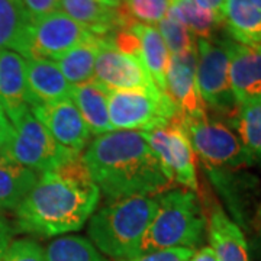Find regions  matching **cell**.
<instances>
[{
    "label": "cell",
    "mask_w": 261,
    "mask_h": 261,
    "mask_svg": "<svg viewBox=\"0 0 261 261\" xmlns=\"http://www.w3.org/2000/svg\"><path fill=\"white\" fill-rule=\"evenodd\" d=\"M100 199L82 155L56 170L41 173L37 185L16 207L18 226L39 237L80 231L92 218Z\"/></svg>",
    "instance_id": "obj_1"
},
{
    "label": "cell",
    "mask_w": 261,
    "mask_h": 261,
    "mask_svg": "<svg viewBox=\"0 0 261 261\" xmlns=\"http://www.w3.org/2000/svg\"><path fill=\"white\" fill-rule=\"evenodd\" d=\"M82 160L94 185L111 202L159 196L173 185L142 130H112L94 137Z\"/></svg>",
    "instance_id": "obj_2"
},
{
    "label": "cell",
    "mask_w": 261,
    "mask_h": 261,
    "mask_svg": "<svg viewBox=\"0 0 261 261\" xmlns=\"http://www.w3.org/2000/svg\"><path fill=\"white\" fill-rule=\"evenodd\" d=\"M159 207V196H135L103 206L92 215L89 241L115 260L138 255L142 238Z\"/></svg>",
    "instance_id": "obj_3"
},
{
    "label": "cell",
    "mask_w": 261,
    "mask_h": 261,
    "mask_svg": "<svg viewBox=\"0 0 261 261\" xmlns=\"http://www.w3.org/2000/svg\"><path fill=\"white\" fill-rule=\"evenodd\" d=\"M206 212L199 196L189 189H170L159 195V207L140 245V254L168 248H192L203 243Z\"/></svg>",
    "instance_id": "obj_4"
},
{
    "label": "cell",
    "mask_w": 261,
    "mask_h": 261,
    "mask_svg": "<svg viewBox=\"0 0 261 261\" xmlns=\"http://www.w3.org/2000/svg\"><path fill=\"white\" fill-rule=\"evenodd\" d=\"M233 41L229 37L196 39V83L206 111L232 121L240 105L233 97L229 63Z\"/></svg>",
    "instance_id": "obj_5"
},
{
    "label": "cell",
    "mask_w": 261,
    "mask_h": 261,
    "mask_svg": "<svg viewBox=\"0 0 261 261\" xmlns=\"http://www.w3.org/2000/svg\"><path fill=\"white\" fill-rule=\"evenodd\" d=\"M177 121L183 126L192 148L202 160L203 166L245 168L254 164L250 152L228 122L209 118V115Z\"/></svg>",
    "instance_id": "obj_6"
},
{
    "label": "cell",
    "mask_w": 261,
    "mask_h": 261,
    "mask_svg": "<svg viewBox=\"0 0 261 261\" xmlns=\"http://www.w3.org/2000/svg\"><path fill=\"white\" fill-rule=\"evenodd\" d=\"M109 121L113 130H151L167 126L177 109L159 87L116 90L108 93Z\"/></svg>",
    "instance_id": "obj_7"
},
{
    "label": "cell",
    "mask_w": 261,
    "mask_h": 261,
    "mask_svg": "<svg viewBox=\"0 0 261 261\" xmlns=\"http://www.w3.org/2000/svg\"><path fill=\"white\" fill-rule=\"evenodd\" d=\"M12 128L13 130L6 148V155L15 163L39 174L56 170L68 160L82 155L63 148L31 111L13 122Z\"/></svg>",
    "instance_id": "obj_8"
},
{
    "label": "cell",
    "mask_w": 261,
    "mask_h": 261,
    "mask_svg": "<svg viewBox=\"0 0 261 261\" xmlns=\"http://www.w3.org/2000/svg\"><path fill=\"white\" fill-rule=\"evenodd\" d=\"M144 135L170 180L183 189L197 192L196 154L180 122L174 119L167 126L144 130Z\"/></svg>",
    "instance_id": "obj_9"
},
{
    "label": "cell",
    "mask_w": 261,
    "mask_h": 261,
    "mask_svg": "<svg viewBox=\"0 0 261 261\" xmlns=\"http://www.w3.org/2000/svg\"><path fill=\"white\" fill-rule=\"evenodd\" d=\"M94 35L63 10L34 20L29 28L28 58L57 60Z\"/></svg>",
    "instance_id": "obj_10"
},
{
    "label": "cell",
    "mask_w": 261,
    "mask_h": 261,
    "mask_svg": "<svg viewBox=\"0 0 261 261\" xmlns=\"http://www.w3.org/2000/svg\"><path fill=\"white\" fill-rule=\"evenodd\" d=\"M93 82L108 93L155 87L140 57L122 53L106 37L100 38V47L94 63Z\"/></svg>",
    "instance_id": "obj_11"
},
{
    "label": "cell",
    "mask_w": 261,
    "mask_h": 261,
    "mask_svg": "<svg viewBox=\"0 0 261 261\" xmlns=\"http://www.w3.org/2000/svg\"><path fill=\"white\" fill-rule=\"evenodd\" d=\"M215 190L222 197L232 221L248 229L257 214L258 180L243 168H218L203 166Z\"/></svg>",
    "instance_id": "obj_12"
},
{
    "label": "cell",
    "mask_w": 261,
    "mask_h": 261,
    "mask_svg": "<svg viewBox=\"0 0 261 261\" xmlns=\"http://www.w3.org/2000/svg\"><path fill=\"white\" fill-rule=\"evenodd\" d=\"M29 111L45 126L51 137L68 151L82 154L92 138L86 122L70 97L35 105Z\"/></svg>",
    "instance_id": "obj_13"
},
{
    "label": "cell",
    "mask_w": 261,
    "mask_h": 261,
    "mask_svg": "<svg viewBox=\"0 0 261 261\" xmlns=\"http://www.w3.org/2000/svg\"><path fill=\"white\" fill-rule=\"evenodd\" d=\"M196 49L170 56L166 93L177 109V119H192L207 115L196 83Z\"/></svg>",
    "instance_id": "obj_14"
},
{
    "label": "cell",
    "mask_w": 261,
    "mask_h": 261,
    "mask_svg": "<svg viewBox=\"0 0 261 261\" xmlns=\"http://www.w3.org/2000/svg\"><path fill=\"white\" fill-rule=\"evenodd\" d=\"M0 106L10 123L29 111L27 58L0 49Z\"/></svg>",
    "instance_id": "obj_15"
},
{
    "label": "cell",
    "mask_w": 261,
    "mask_h": 261,
    "mask_svg": "<svg viewBox=\"0 0 261 261\" xmlns=\"http://www.w3.org/2000/svg\"><path fill=\"white\" fill-rule=\"evenodd\" d=\"M206 209V232L218 261H250L243 229L214 200Z\"/></svg>",
    "instance_id": "obj_16"
},
{
    "label": "cell",
    "mask_w": 261,
    "mask_h": 261,
    "mask_svg": "<svg viewBox=\"0 0 261 261\" xmlns=\"http://www.w3.org/2000/svg\"><path fill=\"white\" fill-rule=\"evenodd\" d=\"M233 97L240 106L261 100V47H247L233 41L229 63Z\"/></svg>",
    "instance_id": "obj_17"
},
{
    "label": "cell",
    "mask_w": 261,
    "mask_h": 261,
    "mask_svg": "<svg viewBox=\"0 0 261 261\" xmlns=\"http://www.w3.org/2000/svg\"><path fill=\"white\" fill-rule=\"evenodd\" d=\"M29 108L70 97L71 84L65 80L60 67L53 60H27Z\"/></svg>",
    "instance_id": "obj_18"
},
{
    "label": "cell",
    "mask_w": 261,
    "mask_h": 261,
    "mask_svg": "<svg viewBox=\"0 0 261 261\" xmlns=\"http://www.w3.org/2000/svg\"><path fill=\"white\" fill-rule=\"evenodd\" d=\"M224 27L237 44L261 47V0H225Z\"/></svg>",
    "instance_id": "obj_19"
},
{
    "label": "cell",
    "mask_w": 261,
    "mask_h": 261,
    "mask_svg": "<svg viewBox=\"0 0 261 261\" xmlns=\"http://www.w3.org/2000/svg\"><path fill=\"white\" fill-rule=\"evenodd\" d=\"M61 10L96 37H109L126 28L118 8H108L96 0H60Z\"/></svg>",
    "instance_id": "obj_20"
},
{
    "label": "cell",
    "mask_w": 261,
    "mask_h": 261,
    "mask_svg": "<svg viewBox=\"0 0 261 261\" xmlns=\"http://www.w3.org/2000/svg\"><path fill=\"white\" fill-rule=\"evenodd\" d=\"M70 99L74 102L79 112L93 137L112 132L108 109V92L97 83L87 82L71 87Z\"/></svg>",
    "instance_id": "obj_21"
},
{
    "label": "cell",
    "mask_w": 261,
    "mask_h": 261,
    "mask_svg": "<svg viewBox=\"0 0 261 261\" xmlns=\"http://www.w3.org/2000/svg\"><path fill=\"white\" fill-rule=\"evenodd\" d=\"M31 19L20 0H0V49L28 58Z\"/></svg>",
    "instance_id": "obj_22"
},
{
    "label": "cell",
    "mask_w": 261,
    "mask_h": 261,
    "mask_svg": "<svg viewBox=\"0 0 261 261\" xmlns=\"http://www.w3.org/2000/svg\"><path fill=\"white\" fill-rule=\"evenodd\" d=\"M138 37L141 47V60L148 70L154 84L163 93H166V75H167L170 53L160 35L159 29L149 25L135 23L129 27ZM167 94V93H166Z\"/></svg>",
    "instance_id": "obj_23"
},
{
    "label": "cell",
    "mask_w": 261,
    "mask_h": 261,
    "mask_svg": "<svg viewBox=\"0 0 261 261\" xmlns=\"http://www.w3.org/2000/svg\"><path fill=\"white\" fill-rule=\"evenodd\" d=\"M39 173L23 167L6 154L0 157V209H16L37 185Z\"/></svg>",
    "instance_id": "obj_24"
},
{
    "label": "cell",
    "mask_w": 261,
    "mask_h": 261,
    "mask_svg": "<svg viewBox=\"0 0 261 261\" xmlns=\"http://www.w3.org/2000/svg\"><path fill=\"white\" fill-rule=\"evenodd\" d=\"M100 47V37H96L75 45L70 51L57 58V64L60 67L65 80L71 86L87 83L93 80L94 63L97 58Z\"/></svg>",
    "instance_id": "obj_25"
},
{
    "label": "cell",
    "mask_w": 261,
    "mask_h": 261,
    "mask_svg": "<svg viewBox=\"0 0 261 261\" xmlns=\"http://www.w3.org/2000/svg\"><path fill=\"white\" fill-rule=\"evenodd\" d=\"M170 12L186 25L196 38L211 39L222 27V20L214 12L200 6L196 0H171Z\"/></svg>",
    "instance_id": "obj_26"
},
{
    "label": "cell",
    "mask_w": 261,
    "mask_h": 261,
    "mask_svg": "<svg viewBox=\"0 0 261 261\" xmlns=\"http://www.w3.org/2000/svg\"><path fill=\"white\" fill-rule=\"evenodd\" d=\"M229 125L237 130L254 164L261 166V100L240 106Z\"/></svg>",
    "instance_id": "obj_27"
},
{
    "label": "cell",
    "mask_w": 261,
    "mask_h": 261,
    "mask_svg": "<svg viewBox=\"0 0 261 261\" xmlns=\"http://www.w3.org/2000/svg\"><path fill=\"white\" fill-rule=\"evenodd\" d=\"M45 261H108L87 238L65 235L54 240L45 250Z\"/></svg>",
    "instance_id": "obj_28"
},
{
    "label": "cell",
    "mask_w": 261,
    "mask_h": 261,
    "mask_svg": "<svg viewBox=\"0 0 261 261\" xmlns=\"http://www.w3.org/2000/svg\"><path fill=\"white\" fill-rule=\"evenodd\" d=\"M171 0H122L118 8L129 28L135 23L155 25L168 13Z\"/></svg>",
    "instance_id": "obj_29"
},
{
    "label": "cell",
    "mask_w": 261,
    "mask_h": 261,
    "mask_svg": "<svg viewBox=\"0 0 261 261\" xmlns=\"http://www.w3.org/2000/svg\"><path fill=\"white\" fill-rule=\"evenodd\" d=\"M159 32L164 44L167 45L170 56H177L187 51L196 49L197 38L189 31L186 25H183L168 9V13L160 20Z\"/></svg>",
    "instance_id": "obj_30"
},
{
    "label": "cell",
    "mask_w": 261,
    "mask_h": 261,
    "mask_svg": "<svg viewBox=\"0 0 261 261\" xmlns=\"http://www.w3.org/2000/svg\"><path fill=\"white\" fill-rule=\"evenodd\" d=\"M2 261H45V250L34 240H16L10 243Z\"/></svg>",
    "instance_id": "obj_31"
},
{
    "label": "cell",
    "mask_w": 261,
    "mask_h": 261,
    "mask_svg": "<svg viewBox=\"0 0 261 261\" xmlns=\"http://www.w3.org/2000/svg\"><path fill=\"white\" fill-rule=\"evenodd\" d=\"M195 250L192 248H168L157 250L135 255L132 258L121 261H190Z\"/></svg>",
    "instance_id": "obj_32"
},
{
    "label": "cell",
    "mask_w": 261,
    "mask_h": 261,
    "mask_svg": "<svg viewBox=\"0 0 261 261\" xmlns=\"http://www.w3.org/2000/svg\"><path fill=\"white\" fill-rule=\"evenodd\" d=\"M31 22L48 16L61 9L60 0H20Z\"/></svg>",
    "instance_id": "obj_33"
},
{
    "label": "cell",
    "mask_w": 261,
    "mask_h": 261,
    "mask_svg": "<svg viewBox=\"0 0 261 261\" xmlns=\"http://www.w3.org/2000/svg\"><path fill=\"white\" fill-rule=\"evenodd\" d=\"M10 243H12V229L8 222L0 216V261L3 260V255L8 251Z\"/></svg>",
    "instance_id": "obj_34"
},
{
    "label": "cell",
    "mask_w": 261,
    "mask_h": 261,
    "mask_svg": "<svg viewBox=\"0 0 261 261\" xmlns=\"http://www.w3.org/2000/svg\"><path fill=\"white\" fill-rule=\"evenodd\" d=\"M12 123L9 121H5L0 123V157L6 154V148L9 145L10 137H12Z\"/></svg>",
    "instance_id": "obj_35"
},
{
    "label": "cell",
    "mask_w": 261,
    "mask_h": 261,
    "mask_svg": "<svg viewBox=\"0 0 261 261\" xmlns=\"http://www.w3.org/2000/svg\"><path fill=\"white\" fill-rule=\"evenodd\" d=\"M200 6H203L206 9H209L211 12H214L218 18L222 20L224 23V6L225 0H196Z\"/></svg>",
    "instance_id": "obj_36"
},
{
    "label": "cell",
    "mask_w": 261,
    "mask_h": 261,
    "mask_svg": "<svg viewBox=\"0 0 261 261\" xmlns=\"http://www.w3.org/2000/svg\"><path fill=\"white\" fill-rule=\"evenodd\" d=\"M190 261H218V257L211 247H202L200 250L193 252Z\"/></svg>",
    "instance_id": "obj_37"
},
{
    "label": "cell",
    "mask_w": 261,
    "mask_h": 261,
    "mask_svg": "<svg viewBox=\"0 0 261 261\" xmlns=\"http://www.w3.org/2000/svg\"><path fill=\"white\" fill-rule=\"evenodd\" d=\"M252 225L255 226V238H257V245L261 250V200L258 203V209H257V214L254 218V222Z\"/></svg>",
    "instance_id": "obj_38"
},
{
    "label": "cell",
    "mask_w": 261,
    "mask_h": 261,
    "mask_svg": "<svg viewBox=\"0 0 261 261\" xmlns=\"http://www.w3.org/2000/svg\"><path fill=\"white\" fill-rule=\"evenodd\" d=\"M5 121H8V118H6V115H5L3 109H2V106H0V123H3Z\"/></svg>",
    "instance_id": "obj_39"
}]
</instances>
